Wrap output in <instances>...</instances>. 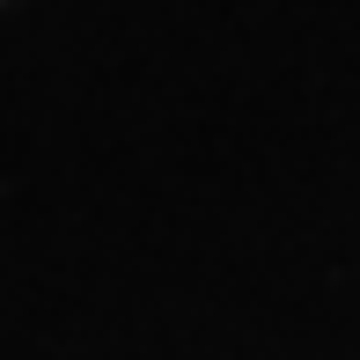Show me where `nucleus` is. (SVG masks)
Masks as SVG:
<instances>
[]
</instances>
